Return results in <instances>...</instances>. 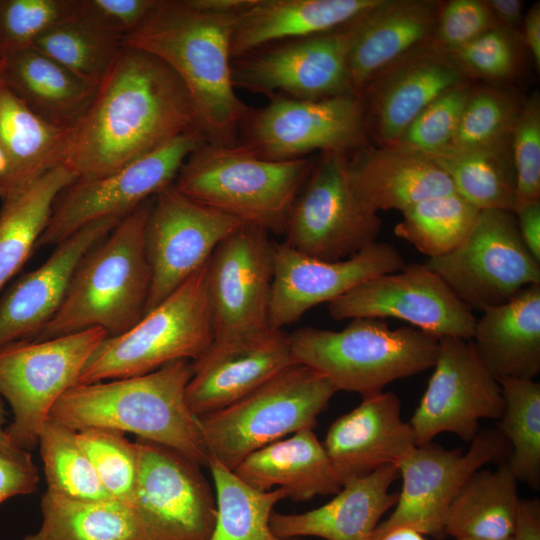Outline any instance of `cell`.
Here are the masks:
<instances>
[{"label": "cell", "instance_id": "4dcf8cb0", "mask_svg": "<svg viewBox=\"0 0 540 540\" xmlns=\"http://www.w3.org/2000/svg\"><path fill=\"white\" fill-rule=\"evenodd\" d=\"M233 472L253 489L270 491L276 486L295 501L335 495L342 488L313 429L254 451Z\"/></svg>", "mask_w": 540, "mask_h": 540}, {"label": "cell", "instance_id": "cb8c5ba5", "mask_svg": "<svg viewBox=\"0 0 540 540\" xmlns=\"http://www.w3.org/2000/svg\"><path fill=\"white\" fill-rule=\"evenodd\" d=\"M123 218L108 217L84 226L5 292L0 299V348L37 338L59 309L81 259Z\"/></svg>", "mask_w": 540, "mask_h": 540}, {"label": "cell", "instance_id": "83f0119b", "mask_svg": "<svg viewBox=\"0 0 540 540\" xmlns=\"http://www.w3.org/2000/svg\"><path fill=\"white\" fill-rule=\"evenodd\" d=\"M352 187L374 212L400 210L456 192L448 175L425 154L399 145L365 146L348 157Z\"/></svg>", "mask_w": 540, "mask_h": 540}, {"label": "cell", "instance_id": "d6986e66", "mask_svg": "<svg viewBox=\"0 0 540 540\" xmlns=\"http://www.w3.org/2000/svg\"><path fill=\"white\" fill-rule=\"evenodd\" d=\"M434 371L409 423L416 444L449 432L470 442L481 419L499 420L505 401L498 380L478 358L470 340L439 339Z\"/></svg>", "mask_w": 540, "mask_h": 540}, {"label": "cell", "instance_id": "03108f58", "mask_svg": "<svg viewBox=\"0 0 540 540\" xmlns=\"http://www.w3.org/2000/svg\"><path fill=\"white\" fill-rule=\"evenodd\" d=\"M0 59H1V56H0Z\"/></svg>", "mask_w": 540, "mask_h": 540}, {"label": "cell", "instance_id": "8992f818", "mask_svg": "<svg viewBox=\"0 0 540 540\" xmlns=\"http://www.w3.org/2000/svg\"><path fill=\"white\" fill-rule=\"evenodd\" d=\"M293 356L337 391L363 398L393 381L434 366L439 339L412 326L391 329L382 319L357 318L333 331L304 327L289 334Z\"/></svg>", "mask_w": 540, "mask_h": 540}, {"label": "cell", "instance_id": "6da1fadb", "mask_svg": "<svg viewBox=\"0 0 540 540\" xmlns=\"http://www.w3.org/2000/svg\"><path fill=\"white\" fill-rule=\"evenodd\" d=\"M193 129L197 115L179 77L124 45L70 128L62 163L79 180L100 178Z\"/></svg>", "mask_w": 540, "mask_h": 540}, {"label": "cell", "instance_id": "44dd1931", "mask_svg": "<svg viewBox=\"0 0 540 540\" xmlns=\"http://www.w3.org/2000/svg\"><path fill=\"white\" fill-rule=\"evenodd\" d=\"M406 265L392 244L378 242L355 255L339 260H321L301 253L286 243H274V269L269 322L282 330L312 307L330 303L362 282Z\"/></svg>", "mask_w": 540, "mask_h": 540}, {"label": "cell", "instance_id": "f5cc1de1", "mask_svg": "<svg viewBox=\"0 0 540 540\" xmlns=\"http://www.w3.org/2000/svg\"><path fill=\"white\" fill-rule=\"evenodd\" d=\"M513 213L525 246L540 261V201L522 204Z\"/></svg>", "mask_w": 540, "mask_h": 540}, {"label": "cell", "instance_id": "be15d7a7", "mask_svg": "<svg viewBox=\"0 0 540 540\" xmlns=\"http://www.w3.org/2000/svg\"><path fill=\"white\" fill-rule=\"evenodd\" d=\"M455 540H515L514 536L504 538V539H476V538H458Z\"/></svg>", "mask_w": 540, "mask_h": 540}, {"label": "cell", "instance_id": "7c38bea8", "mask_svg": "<svg viewBox=\"0 0 540 540\" xmlns=\"http://www.w3.org/2000/svg\"><path fill=\"white\" fill-rule=\"evenodd\" d=\"M381 226L378 213L352 187L348 154L323 153L294 201L284 243L321 260L339 261L375 243Z\"/></svg>", "mask_w": 540, "mask_h": 540}, {"label": "cell", "instance_id": "f546056e", "mask_svg": "<svg viewBox=\"0 0 540 540\" xmlns=\"http://www.w3.org/2000/svg\"><path fill=\"white\" fill-rule=\"evenodd\" d=\"M470 341L497 380L534 379L540 372V284L483 311Z\"/></svg>", "mask_w": 540, "mask_h": 540}, {"label": "cell", "instance_id": "9a60e30c", "mask_svg": "<svg viewBox=\"0 0 540 540\" xmlns=\"http://www.w3.org/2000/svg\"><path fill=\"white\" fill-rule=\"evenodd\" d=\"M466 452L429 442L417 445L398 465L402 490L390 516L381 521L371 540L409 528L443 539L448 510L467 479L487 463L507 454L509 443L499 429L479 431Z\"/></svg>", "mask_w": 540, "mask_h": 540}, {"label": "cell", "instance_id": "91938a15", "mask_svg": "<svg viewBox=\"0 0 540 540\" xmlns=\"http://www.w3.org/2000/svg\"><path fill=\"white\" fill-rule=\"evenodd\" d=\"M0 451H4L7 453H20L25 450L16 447L11 442L4 429H0Z\"/></svg>", "mask_w": 540, "mask_h": 540}, {"label": "cell", "instance_id": "9f6ffc18", "mask_svg": "<svg viewBox=\"0 0 540 540\" xmlns=\"http://www.w3.org/2000/svg\"><path fill=\"white\" fill-rule=\"evenodd\" d=\"M496 21H500L505 28L517 27L523 14V2L520 0H489L485 1Z\"/></svg>", "mask_w": 540, "mask_h": 540}, {"label": "cell", "instance_id": "e0dca14e", "mask_svg": "<svg viewBox=\"0 0 540 540\" xmlns=\"http://www.w3.org/2000/svg\"><path fill=\"white\" fill-rule=\"evenodd\" d=\"M243 224L188 197L174 183L157 193L145 227L151 287L144 314L204 266L216 247Z\"/></svg>", "mask_w": 540, "mask_h": 540}, {"label": "cell", "instance_id": "d590c367", "mask_svg": "<svg viewBox=\"0 0 540 540\" xmlns=\"http://www.w3.org/2000/svg\"><path fill=\"white\" fill-rule=\"evenodd\" d=\"M42 523L23 540H147L133 505L115 499L80 500L46 491Z\"/></svg>", "mask_w": 540, "mask_h": 540}, {"label": "cell", "instance_id": "30bf717a", "mask_svg": "<svg viewBox=\"0 0 540 540\" xmlns=\"http://www.w3.org/2000/svg\"><path fill=\"white\" fill-rule=\"evenodd\" d=\"M269 98L264 107L250 108L238 133V143L260 157L291 161L315 151L348 154L367 146L364 106L356 94L312 100Z\"/></svg>", "mask_w": 540, "mask_h": 540}, {"label": "cell", "instance_id": "52a82bcc", "mask_svg": "<svg viewBox=\"0 0 540 540\" xmlns=\"http://www.w3.org/2000/svg\"><path fill=\"white\" fill-rule=\"evenodd\" d=\"M212 341L206 263L127 331L106 337L77 384L144 375L181 359L194 361Z\"/></svg>", "mask_w": 540, "mask_h": 540}, {"label": "cell", "instance_id": "ac0fdd59", "mask_svg": "<svg viewBox=\"0 0 540 540\" xmlns=\"http://www.w3.org/2000/svg\"><path fill=\"white\" fill-rule=\"evenodd\" d=\"M335 320L394 318L437 339L471 340L476 318L425 264L368 279L327 304Z\"/></svg>", "mask_w": 540, "mask_h": 540}, {"label": "cell", "instance_id": "ffe728a7", "mask_svg": "<svg viewBox=\"0 0 540 540\" xmlns=\"http://www.w3.org/2000/svg\"><path fill=\"white\" fill-rule=\"evenodd\" d=\"M347 50L345 26L273 43L232 59V82L235 89L268 97L312 100L355 94L348 77Z\"/></svg>", "mask_w": 540, "mask_h": 540}, {"label": "cell", "instance_id": "f6af8a7d", "mask_svg": "<svg viewBox=\"0 0 540 540\" xmlns=\"http://www.w3.org/2000/svg\"><path fill=\"white\" fill-rule=\"evenodd\" d=\"M84 0H0V56L31 47L54 26L82 13Z\"/></svg>", "mask_w": 540, "mask_h": 540}, {"label": "cell", "instance_id": "f35d334b", "mask_svg": "<svg viewBox=\"0 0 540 540\" xmlns=\"http://www.w3.org/2000/svg\"><path fill=\"white\" fill-rule=\"evenodd\" d=\"M508 144L430 156L448 175L456 193L479 210L513 212L515 173Z\"/></svg>", "mask_w": 540, "mask_h": 540}, {"label": "cell", "instance_id": "4fadbf2b", "mask_svg": "<svg viewBox=\"0 0 540 540\" xmlns=\"http://www.w3.org/2000/svg\"><path fill=\"white\" fill-rule=\"evenodd\" d=\"M273 269L274 242L260 227L243 224L216 247L207 261L213 328L209 348L236 345L272 331Z\"/></svg>", "mask_w": 540, "mask_h": 540}, {"label": "cell", "instance_id": "4316f807", "mask_svg": "<svg viewBox=\"0 0 540 540\" xmlns=\"http://www.w3.org/2000/svg\"><path fill=\"white\" fill-rule=\"evenodd\" d=\"M400 477L397 465L346 481L325 505L299 514L272 512L270 529L280 538L319 537L325 540H371L382 516L398 500L390 493Z\"/></svg>", "mask_w": 540, "mask_h": 540}, {"label": "cell", "instance_id": "60d3db41", "mask_svg": "<svg viewBox=\"0 0 540 540\" xmlns=\"http://www.w3.org/2000/svg\"><path fill=\"white\" fill-rule=\"evenodd\" d=\"M505 401L499 430L511 445L507 461L517 481L540 486V384L534 379H498Z\"/></svg>", "mask_w": 540, "mask_h": 540}, {"label": "cell", "instance_id": "f907efd6", "mask_svg": "<svg viewBox=\"0 0 540 540\" xmlns=\"http://www.w3.org/2000/svg\"><path fill=\"white\" fill-rule=\"evenodd\" d=\"M159 0H85V12L124 37L139 28Z\"/></svg>", "mask_w": 540, "mask_h": 540}, {"label": "cell", "instance_id": "2e32d148", "mask_svg": "<svg viewBox=\"0 0 540 540\" xmlns=\"http://www.w3.org/2000/svg\"><path fill=\"white\" fill-rule=\"evenodd\" d=\"M133 506L147 540H209L217 518L214 489L200 465L167 446L137 438Z\"/></svg>", "mask_w": 540, "mask_h": 540}, {"label": "cell", "instance_id": "94428289", "mask_svg": "<svg viewBox=\"0 0 540 540\" xmlns=\"http://www.w3.org/2000/svg\"><path fill=\"white\" fill-rule=\"evenodd\" d=\"M7 168V159L3 152V150L0 148V177L4 174Z\"/></svg>", "mask_w": 540, "mask_h": 540}, {"label": "cell", "instance_id": "836d02e7", "mask_svg": "<svg viewBox=\"0 0 540 540\" xmlns=\"http://www.w3.org/2000/svg\"><path fill=\"white\" fill-rule=\"evenodd\" d=\"M517 482L507 461L496 470L475 471L448 510L445 537L504 539L513 536L521 501Z\"/></svg>", "mask_w": 540, "mask_h": 540}, {"label": "cell", "instance_id": "bcb514c9", "mask_svg": "<svg viewBox=\"0 0 540 540\" xmlns=\"http://www.w3.org/2000/svg\"><path fill=\"white\" fill-rule=\"evenodd\" d=\"M471 90L464 82L443 93L414 118L392 145L427 156L442 153L454 137Z\"/></svg>", "mask_w": 540, "mask_h": 540}, {"label": "cell", "instance_id": "8fae6325", "mask_svg": "<svg viewBox=\"0 0 540 540\" xmlns=\"http://www.w3.org/2000/svg\"><path fill=\"white\" fill-rule=\"evenodd\" d=\"M424 264L472 311L483 312L540 284V261L525 246L508 210H480L460 246Z\"/></svg>", "mask_w": 540, "mask_h": 540}, {"label": "cell", "instance_id": "7dc6e473", "mask_svg": "<svg viewBox=\"0 0 540 540\" xmlns=\"http://www.w3.org/2000/svg\"><path fill=\"white\" fill-rule=\"evenodd\" d=\"M514 208L540 201V102L534 94L521 107L512 135ZM513 208V210H514Z\"/></svg>", "mask_w": 540, "mask_h": 540}, {"label": "cell", "instance_id": "603a6c76", "mask_svg": "<svg viewBox=\"0 0 540 540\" xmlns=\"http://www.w3.org/2000/svg\"><path fill=\"white\" fill-rule=\"evenodd\" d=\"M322 444L342 485L383 466H398L417 446L410 423L402 419L399 397L384 391L364 397L336 419Z\"/></svg>", "mask_w": 540, "mask_h": 540}, {"label": "cell", "instance_id": "6125c7cd", "mask_svg": "<svg viewBox=\"0 0 540 540\" xmlns=\"http://www.w3.org/2000/svg\"><path fill=\"white\" fill-rule=\"evenodd\" d=\"M7 421V411L4 408L3 402L0 398V429Z\"/></svg>", "mask_w": 540, "mask_h": 540}, {"label": "cell", "instance_id": "ee69618b", "mask_svg": "<svg viewBox=\"0 0 540 540\" xmlns=\"http://www.w3.org/2000/svg\"><path fill=\"white\" fill-rule=\"evenodd\" d=\"M77 440L109 496L133 505L139 474L135 441L106 428L77 431Z\"/></svg>", "mask_w": 540, "mask_h": 540}, {"label": "cell", "instance_id": "3957f363", "mask_svg": "<svg viewBox=\"0 0 540 540\" xmlns=\"http://www.w3.org/2000/svg\"><path fill=\"white\" fill-rule=\"evenodd\" d=\"M190 360H176L139 376L76 384L55 403L49 418L74 431L106 428L172 448L200 466L210 454L198 418L186 402Z\"/></svg>", "mask_w": 540, "mask_h": 540}, {"label": "cell", "instance_id": "484cf974", "mask_svg": "<svg viewBox=\"0 0 540 540\" xmlns=\"http://www.w3.org/2000/svg\"><path fill=\"white\" fill-rule=\"evenodd\" d=\"M440 5L427 0H382L345 25L347 70L357 95L380 71L425 45Z\"/></svg>", "mask_w": 540, "mask_h": 540}, {"label": "cell", "instance_id": "680465c9", "mask_svg": "<svg viewBox=\"0 0 540 540\" xmlns=\"http://www.w3.org/2000/svg\"><path fill=\"white\" fill-rule=\"evenodd\" d=\"M382 540H426L424 535L419 532L409 529L401 528L388 533Z\"/></svg>", "mask_w": 540, "mask_h": 540}, {"label": "cell", "instance_id": "7bdbcfd3", "mask_svg": "<svg viewBox=\"0 0 540 540\" xmlns=\"http://www.w3.org/2000/svg\"><path fill=\"white\" fill-rule=\"evenodd\" d=\"M521 107L504 91L472 88L454 137L442 153L508 144Z\"/></svg>", "mask_w": 540, "mask_h": 540}, {"label": "cell", "instance_id": "277c9868", "mask_svg": "<svg viewBox=\"0 0 540 540\" xmlns=\"http://www.w3.org/2000/svg\"><path fill=\"white\" fill-rule=\"evenodd\" d=\"M152 200L126 215L85 254L59 309L34 340L90 328L117 336L143 317L151 287L145 227Z\"/></svg>", "mask_w": 540, "mask_h": 540}, {"label": "cell", "instance_id": "5bb4252c", "mask_svg": "<svg viewBox=\"0 0 540 540\" xmlns=\"http://www.w3.org/2000/svg\"><path fill=\"white\" fill-rule=\"evenodd\" d=\"M205 142L193 129L105 176L77 179L57 197L37 245H57L91 222L125 217L173 184L189 155Z\"/></svg>", "mask_w": 540, "mask_h": 540}, {"label": "cell", "instance_id": "1f68e13d", "mask_svg": "<svg viewBox=\"0 0 540 540\" xmlns=\"http://www.w3.org/2000/svg\"><path fill=\"white\" fill-rule=\"evenodd\" d=\"M69 131L35 113L0 78V148L7 159L2 202L62 163Z\"/></svg>", "mask_w": 540, "mask_h": 540}, {"label": "cell", "instance_id": "c3c4849f", "mask_svg": "<svg viewBox=\"0 0 540 540\" xmlns=\"http://www.w3.org/2000/svg\"><path fill=\"white\" fill-rule=\"evenodd\" d=\"M450 54L464 71L491 79L510 75L517 61L515 42L499 25Z\"/></svg>", "mask_w": 540, "mask_h": 540}, {"label": "cell", "instance_id": "681fc988", "mask_svg": "<svg viewBox=\"0 0 540 540\" xmlns=\"http://www.w3.org/2000/svg\"><path fill=\"white\" fill-rule=\"evenodd\" d=\"M498 26L485 1L451 0L438 10L437 46L451 53Z\"/></svg>", "mask_w": 540, "mask_h": 540}, {"label": "cell", "instance_id": "b9f144b4", "mask_svg": "<svg viewBox=\"0 0 540 540\" xmlns=\"http://www.w3.org/2000/svg\"><path fill=\"white\" fill-rule=\"evenodd\" d=\"M38 445L47 491L80 500L113 499L80 447L76 431L47 419L39 434Z\"/></svg>", "mask_w": 540, "mask_h": 540}, {"label": "cell", "instance_id": "8d00e7d4", "mask_svg": "<svg viewBox=\"0 0 540 540\" xmlns=\"http://www.w3.org/2000/svg\"><path fill=\"white\" fill-rule=\"evenodd\" d=\"M86 83L98 87L124 47V37L89 16L60 23L32 45Z\"/></svg>", "mask_w": 540, "mask_h": 540}, {"label": "cell", "instance_id": "d4e9b609", "mask_svg": "<svg viewBox=\"0 0 540 540\" xmlns=\"http://www.w3.org/2000/svg\"><path fill=\"white\" fill-rule=\"evenodd\" d=\"M289 334L272 330L247 342L209 348L191 361L186 402L197 417L219 411L296 364Z\"/></svg>", "mask_w": 540, "mask_h": 540}, {"label": "cell", "instance_id": "7a4b0ae2", "mask_svg": "<svg viewBox=\"0 0 540 540\" xmlns=\"http://www.w3.org/2000/svg\"><path fill=\"white\" fill-rule=\"evenodd\" d=\"M237 15L200 9L190 0H159L124 45L164 62L187 89L206 142L238 143L250 108L232 82L231 36Z\"/></svg>", "mask_w": 540, "mask_h": 540}, {"label": "cell", "instance_id": "ba28073f", "mask_svg": "<svg viewBox=\"0 0 540 540\" xmlns=\"http://www.w3.org/2000/svg\"><path fill=\"white\" fill-rule=\"evenodd\" d=\"M336 392L315 370L287 367L235 403L198 418L210 459L233 471L254 451L313 429Z\"/></svg>", "mask_w": 540, "mask_h": 540}, {"label": "cell", "instance_id": "6f0895ef", "mask_svg": "<svg viewBox=\"0 0 540 540\" xmlns=\"http://www.w3.org/2000/svg\"><path fill=\"white\" fill-rule=\"evenodd\" d=\"M190 2L203 10L227 15H239L249 8L255 0H190Z\"/></svg>", "mask_w": 540, "mask_h": 540}, {"label": "cell", "instance_id": "11a10c76", "mask_svg": "<svg viewBox=\"0 0 540 540\" xmlns=\"http://www.w3.org/2000/svg\"><path fill=\"white\" fill-rule=\"evenodd\" d=\"M524 40L537 69L540 67V3L536 2L523 19Z\"/></svg>", "mask_w": 540, "mask_h": 540}, {"label": "cell", "instance_id": "5b68a950", "mask_svg": "<svg viewBox=\"0 0 540 540\" xmlns=\"http://www.w3.org/2000/svg\"><path fill=\"white\" fill-rule=\"evenodd\" d=\"M317 159L273 161L240 143L205 142L186 159L174 184L188 197L244 224L283 234Z\"/></svg>", "mask_w": 540, "mask_h": 540}, {"label": "cell", "instance_id": "f1b7e54d", "mask_svg": "<svg viewBox=\"0 0 540 540\" xmlns=\"http://www.w3.org/2000/svg\"><path fill=\"white\" fill-rule=\"evenodd\" d=\"M382 0H255L236 16L231 57L339 29Z\"/></svg>", "mask_w": 540, "mask_h": 540}, {"label": "cell", "instance_id": "9c48e42d", "mask_svg": "<svg viewBox=\"0 0 540 540\" xmlns=\"http://www.w3.org/2000/svg\"><path fill=\"white\" fill-rule=\"evenodd\" d=\"M106 337L103 329L90 328L0 348V397L13 413L4 431L16 447L29 451L38 445L51 409L77 384L86 362Z\"/></svg>", "mask_w": 540, "mask_h": 540}, {"label": "cell", "instance_id": "db71d44e", "mask_svg": "<svg viewBox=\"0 0 540 540\" xmlns=\"http://www.w3.org/2000/svg\"><path fill=\"white\" fill-rule=\"evenodd\" d=\"M513 536L515 540H540L539 499H521Z\"/></svg>", "mask_w": 540, "mask_h": 540}, {"label": "cell", "instance_id": "e7e4bbea", "mask_svg": "<svg viewBox=\"0 0 540 540\" xmlns=\"http://www.w3.org/2000/svg\"><path fill=\"white\" fill-rule=\"evenodd\" d=\"M3 65H4V62L2 59H0V75H1V72H2V69H3Z\"/></svg>", "mask_w": 540, "mask_h": 540}, {"label": "cell", "instance_id": "816d5d0a", "mask_svg": "<svg viewBox=\"0 0 540 540\" xmlns=\"http://www.w3.org/2000/svg\"><path fill=\"white\" fill-rule=\"evenodd\" d=\"M39 475L28 451H0V505L7 499L33 493Z\"/></svg>", "mask_w": 540, "mask_h": 540}, {"label": "cell", "instance_id": "e575fe53", "mask_svg": "<svg viewBox=\"0 0 540 540\" xmlns=\"http://www.w3.org/2000/svg\"><path fill=\"white\" fill-rule=\"evenodd\" d=\"M77 180L63 163L2 202L0 290L27 261L45 230L59 194Z\"/></svg>", "mask_w": 540, "mask_h": 540}, {"label": "cell", "instance_id": "ab89813d", "mask_svg": "<svg viewBox=\"0 0 540 540\" xmlns=\"http://www.w3.org/2000/svg\"><path fill=\"white\" fill-rule=\"evenodd\" d=\"M480 210L454 192L417 202L394 227L399 238L429 258L446 255L471 233Z\"/></svg>", "mask_w": 540, "mask_h": 540}, {"label": "cell", "instance_id": "d6a6232c", "mask_svg": "<svg viewBox=\"0 0 540 540\" xmlns=\"http://www.w3.org/2000/svg\"><path fill=\"white\" fill-rule=\"evenodd\" d=\"M1 59L3 82L35 113L60 127L73 126L97 89L32 46Z\"/></svg>", "mask_w": 540, "mask_h": 540}, {"label": "cell", "instance_id": "7402d4cb", "mask_svg": "<svg viewBox=\"0 0 540 540\" xmlns=\"http://www.w3.org/2000/svg\"><path fill=\"white\" fill-rule=\"evenodd\" d=\"M464 82L449 52L425 44L376 74L359 96L381 145H392L425 107Z\"/></svg>", "mask_w": 540, "mask_h": 540}, {"label": "cell", "instance_id": "74e56055", "mask_svg": "<svg viewBox=\"0 0 540 540\" xmlns=\"http://www.w3.org/2000/svg\"><path fill=\"white\" fill-rule=\"evenodd\" d=\"M208 467L217 503V518L209 540H303L280 538L270 529L273 508L286 497L283 489H253L213 458Z\"/></svg>", "mask_w": 540, "mask_h": 540}]
</instances>
